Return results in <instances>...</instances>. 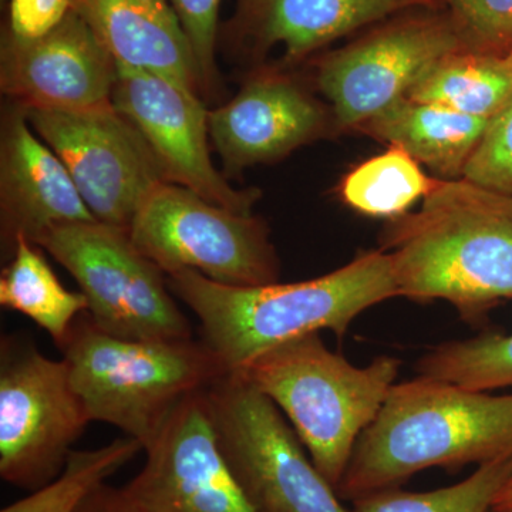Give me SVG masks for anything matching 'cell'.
Returning <instances> with one entry per match:
<instances>
[{
    "instance_id": "6da1fadb",
    "label": "cell",
    "mask_w": 512,
    "mask_h": 512,
    "mask_svg": "<svg viewBox=\"0 0 512 512\" xmlns=\"http://www.w3.org/2000/svg\"><path fill=\"white\" fill-rule=\"evenodd\" d=\"M379 242L403 298L446 301L471 325L512 299L511 195L439 180L419 210L387 221Z\"/></svg>"
},
{
    "instance_id": "7a4b0ae2",
    "label": "cell",
    "mask_w": 512,
    "mask_h": 512,
    "mask_svg": "<svg viewBox=\"0 0 512 512\" xmlns=\"http://www.w3.org/2000/svg\"><path fill=\"white\" fill-rule=\"evenodd\" d=\"M165 276L175 298L200 320L202 342L229 373L320 330L342 338L360 313L399 296L392 261L380 248L359 252L329 274L293 284L224 285L192 269Z\"/></svg>"
},
{
    "instance_id": "3957f363",
    "label": "cell",
    "mask_w": 512,
    "mask_h": 512,
    "mask_svg": "<svg viewBox=\"0 0 512 512\" xmlns=\"http://www.w3.org/2000/svg\"><path fill=\"white\" fill-rule=\"evenodd\" d=\"M511 458L512 393L495 396L417 376L394 384L357 440L336 493L352 503L430 468L456 470Z\"/></svg>"
},
{
    "instance_id": "277c9868",
    "label": "cell",
    "mask_w": 512,
    "mask_h": 512,
    "mask_svg": "<svg viewBox=\"0 0 512 512\" xmlns=\"http://www.w3.org/2000/svg\"><path fill=\"white\" fill-rule=\"evenodd\" d=\"M59 349L90 419L117 427L143 451L185 399L229 373L202 340L120 338L87 312Z\"/></svg>"
},
{
    "instance_id": "5b68a950",
    "label": "cell",
    "mask_w": 512,
    "mask_h": 512,
    "mask_svg": "<svg viewBox=\"0 0 512 512\" xmlns=\"http://www.w3.org/2000/svg\"><path fill=\"white\" fill-rule=\"evenodd\" d=\"M402 362L379 356L357 367L326 348L319 333L284 343L238 375L281 410L313 464L338 487L363 431L396 384Z\"/></svg>"
},
{
    "instance_id": "8992f818",
    "label": "cell",
    "mask_w": 512,
    "mask_h": 512,
    "mask_svg": "<svg viewBox=\"0 0 512 512\" xmlns=\"http://www.w3.org/2000/svg\"><path fill=\"white\" fill-rule=\"evenodd\" d=\"M218 446L255 512H350L281 410L238 373L205 390Z\"/></svg>"
},
{
    "instance_id": "52a82bcc",
    "label": "cell",
    "mask_w": 512,
    "mask_h": 512,
    "mask_svg": "<svg viewBox=\"0 0 512 512\" xmlns=\"http://www.w3.org/2000/svg\"><path fill=\"white\" fill-rule=\"evenodd\" d=\"M461 49L444 6L407 10L312 59L313 79L336 133H348L406 99L434 64Z\"/></svg>"
},
{
    "instance_id": "ba28073f",
    "label": "cell",
    "mask_w": 512,
    "mask_h": 512,
    "mask_svg": "<svg viewBox=\"0 0 512 512\" xmlns=\"http://www.w3.org/2000/svg\"><path fill=\"white\" fill-rule=\"evenodd\" d=\"M128 234L165 275L192 269L231 286L275 284L281 278L264 218L212 204L181 185L154 188Z\"/></svg>"
},
{
    "instance_id": "9c48e42d",
    "label": "cell",
    "mask_w": 512,
    "mask_h": 512,
    "mask_svg": "<svg viewBox=\"0 0 512 512\" xmlns=\"http://www.w3.org/2000/svg\"><path fill=\"white\" fill-rule=\"evenodd\" d=\"M36 245L76 279L100 329L128 339H192L190 320L163 269L134 245L128 231L99 221L74 222L46 232Z\"/></svg>"
},
{
    "instance_id": "30bf717a",
    "label": "cell",
    "mask_w": 512,
    "mask_h": 512,
    "mask_svg": "<svg viewBox=\"0 0 512 512\" xmlns=\"http://www.w3.org/2000/svg\"><path fill=\"white\" fill-rule=\"evenodd\" d=\"M92 423L66 360L43 355L33 339L0 340V477L23 490L62 473L74 443Z\"/></svg>"
},
{
    "instance_id": "8fae6325",
    "label": "cell",
    "mask_w": 512,
    "mask_h": 512,
    "mask_svg": "<svg viewBox=\"0 0 512 512\" xmlns=\"http://www.w3.org/2000/svg\"><path fill=\"white\" fill-rule=\"evenodd\" d=\"M25 111L30 127L62 160L97 221L130 231L151 191L168 183L140 131L116 107Z\"/></svg>"
},
{
    "instance_id": "7c38bea8",
    "label": "cell",
    "mask_w": 512,
    "mask_h": 512,
    "mask_svg": "<svg viewBox=\"0 0 512 512\" xmlns=\"http://www.w3.org/2000/svg\"><path fill=\"white\" fill-rule=\"evenodd\" d=\"M113 106L140 131L168 183L188 188L228 210L252 212L261 191L237 190L215 168L210 110L198 94L158 74L119 64Z\"/></svg>"
},
{
    "instance_id": "4fadbf2b",
    "label": "cell",
    "mask_w": 512,
    "mask_h": 512,
    "mask_svg": "<svg viewBox=\"0 0 512 512\" xmlns=\"http://www.w3.org/2000/svg\"><path fill=\"white\" fill-rule=\"evenodd\" d=\"M208 128L229 175L336 134L328 104L275 64L254 67L232 100L208 111Z\"/></svg>"
},
{
    "instance_id": "5bb4252c",
    "label": "cell",
    "mask_w": 512,
    "mask_h": 512,
    "mask_svg": "<svg viewBox=\"0 0 512 512\" xmlns=\"http://www.w3.org/2000/svg\"><path fill=\"white\" fill-rule=\"evenodd\" d=\"M144 453L123 487L141 511L255 512L218 446L205 390L177 407Z\"/></svg>"
},
{
    "instance_id": "9a60e30c",
    "label": "cell",
    "mask_w": 512,
    "mask_h": 512,
    "mask_svg": "<svg viewBox=\"0 0 512 512\" xmlns=\"http://www.w3.org/2000/svg\"><path fill=\"white\" fill-rule=\"evenodd\" d=\"M117 77L119 64L74 9L37 39L2 33L0 89L25 109H106L113 106Z\"/></svg>"
},
{
    "instance_id": "2e32d148",
    "label": "cell",
    "mask_w": 512,
    "mask_h": 512,
    "mask_svg": "<svg viewBox=\"0 0 512 512\" xmlns=\"http://www.w3.org/2000/svg\"><path fill=\"white\" fill-rule=\"evenodd\" d=\"M443 6V0H238L220 37L232 56L256 66H262L275 47H282L275 66L291 70L336 40L384 19Z\"/></svg>"
},
{
    "instance_id": "e0dca14e",
    "label": "cell",
    "mask_w": 512,
    "mask_h": 512,
    "mask_svg": "<svg viewBox=\"0 0 512 512\" xmlns=\"http://www.w3.org/2000/svg\"><path fill=\"white\" fill-rule=\"evenodd\" d=\"M97 221L69 171L30 127L26 111L9 101L0 133V238L9 261L19 238L36 245L46 232Z\"/></svg>"
},
{
    "instance_id": "ac0fdd59",
    "label": "cell",
    "mask_w": 512,
    "mask_h": 512,
    "mask_svg": "<svg viewBox=\"0 0 512 512\" xmlns=\"http://www.w3.org/2000/svg\"><path fill=\"white\" fill-rule=\"evenodd\" d=\"M117 63L163 76L201 97L190 39L170 0H74Z\"/></svg>"
},
{
    "instance_id": "d6986e66",
    "label": "cell",
    "mask_w": 512,
    "mask_h": 512,
    "mask_svg": "<svg viewBox=\"0 0 512 512\" xmlns=\"http://www.w3.org/2000/svg\"><path fill=\"white\" fill-rule=\"evenodd\" d=\"M490 120L440 104L403 99L357 128L387 146L403 148L440 180L463 178Z\"/></svg>"
},
{
    "instance_id": "ffe728a7",
    "label": "cell",
    "mask_w": 512,
    "mask_h": 512,
    "mask_svg": "<svg viewBox=\"0 0 512 512\" xmlns=\"http://www.w3.org/2000/svg\"><path fill=\"white\" fill-rule=\"evenodd\" d=\"M407 99L494 120L512 101L511 59L458 50L434 64Z\"/></svg>"
},
{
    "instance_id": "44dd1931",
    "label": "cell",
    "mask_w": 512,
    "mask_h": 512,
    "mask_svg": "<svg viewBox=\"0 0 512 512\" xmlns=\"http://www.w3.org/2000/svg\"><path fill=\"white\" fill-rule=\"evenodd\" d=\"M0 305L35 322L57 346L66 340L76 320L89 311L83 292L64 288L42 248L23 237L2 269Z\"/></svg>"
},
{
    "instance_id": "7402d4cb",
    "label": "cell",
    "mask_w": 512,
    "mask_h": 512,
    "mask_svg": "<svg viewBox=\"0 0 512 512\" xmlns=\"http://www.w3.org/2000/svg\"><path fill=\"white\" fill-rule=\"evenodd\" d=\"M439 180L427 174L403 148L389 146L346 173L338 195L357 214L390 221L410 212Z\"/></svg>"
},
{
    "instance_id": "603a6c76",
    "label": "cell",
    "mask_w": 512,
    "mask_h": 512,
    "mask_svg": "<svg viewBox=\"0 0 512 512\" xmlns=\"http://www.w3.org/2000/svg\"><path fill=\"white\" fill-rule=\"evenodd\" d=\"M141 451L143 446L127 436L93 450H74L55 480L0 512H76L97 488Z\"/></svg>"
},
{
    "instance_id": "cb8c5ba5",
    "label": "cell",
    "mask_w": 512,
    "mask_h": 512,
    "mask_svg": "<svg viewBox=\"0 0 512 512\" xmlns=\"http://www.w3.org/2000/svg\"><path fill=\"white\" fill-rule=\"evenodd\" d=\"M417 375L476 392L512 387V333L487 332L453 340L421 357Z\"/></svg>"
},
{
    "instance_id": "d4e9b609",
    "label": "cell",
    "mask_w": 512,
    "mask_h": 512,
    "mask_svg": "<svg viewBox=\"0 0 512 512\" xmlns=\"http://www.w3.org/2000/svg\"><path fill=\"white\" fill-rule=\"evenodd\" d=\"M512 477L511 460L477 467L463 481L437 490L412 493L400 487L352 501L350 512H491L495 497Z\"/></svg>"
},
{
    "instance_id": "484cf974",
    "label": "cell",
    "mask_w": 512,
    "mask_h": 512,
    "mask_svg": "<svg viewBox=\"0 0 512 512\" xmlns=\"http://www.w3.org/2000/svg\"><path fill=\"white\" fill-rule=\"evenodd\" d=\"M464 47L485 55L512 52V0H444Z\"/></svg>"
},
{
    "instance_id": "4316f807",
    "label": "cell",
    "mask_w": 512,
    "mask_h": 512,
    "mask_svg": "<svg viewBox=\"0 0 512 512\" xmlns=\"http://www.w3.org/2000/svg\"><path fill=\"white\" fill-rule=\"evenodd\" d=\"M190 39L198 74L201 96L217 92V47L220 40V8L222 0H170Z\"/></svg>"
},
{
    "instance_id": "83f0119b",
    "label": "cell",
    "mask_w": 512,
    "mask_h": 512,
    "mask_svg": "<svg viewBox=\"0 0 512 512\" xmlns=\"http://www.w3.org/2000/svg\"><path fill=\"white\" fill-rule=\"evenodd\" d=\"M463 177L512 197V101L491 120Z\"/></svg>"
},
{
    "instance_id": "f1b7e54d",
    "label": "cell",
    "mask_w": 512,
    "mask_h": 512,
    "mask_svg": "<svg viewBox=\"0 0 512 512\" xmlns=\"http://www.w3.org/2000/svg\"><path fill=\"white\" fill-rule=\"evenodd\" d=\"M74 0H9L2 33L33 40L56 28L73 10Z\"/></svg>"
},
{
    "instance_id": "f546056e",
    "label": "cell",
    "mask_w": 512,
    "mask_h": 512,
    "mask_svg": "<svg viewBox=\"0 0 512 512\" xmlns=\"http://www.w3.org/2000/svg\"><path fill=\"white\" fill-rule=\"evenodd\" d=\"M76 512H143L136 503L128 497L123 487L103 484Z\"/></svg>"
},
{
    "instance_id": "4dcf8cb0",
    "label": "cell",
    "mask_w": 512,
    "mask_h": 512,
    "mask_svg": "<svg viewBox=\"0 0 512 512\" xmlns=\"http://www.w3.org/2000/svg\"><path fill=\"white\" fill-rule=\"evenodd\" d=\"M491 512H512V477L495 497Z\"/></svg>"
},
{
    "instance_id": "1f68e13d",
    "label": "cell",
    "mask_w": 512,
    "mask_h": 512,
    "mask_svg": "<svg viewBox=\"0 0 512 512\" xmlns=\"http://www.w3.org/2000/svg\"><path fill=\"white\" fill-rule=\"evenodd\" d=\"M508 57H510V59H511V62H512V52L510 53V56H508Z\"/></svg>"
},
{
    "instance_id": "d6a6232c",
    "label": "cell",
    "mask_w": 512,
    "mask_h": 512,
    "mask_svg": "<svg viewBox=\"0 0 512 512\" xmlns=\"http://www.w3.org/2000/svg\"><path fill=\"white\" fill-rule=\"evenodd\" d=\"M443 2H444V0H443Z\"/></svg>"
}]
</instances>
